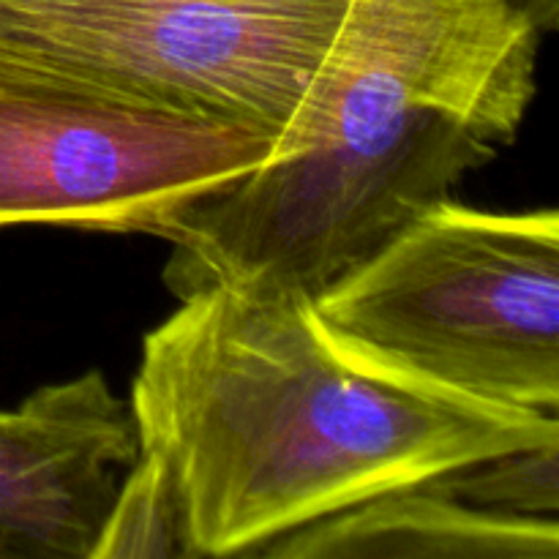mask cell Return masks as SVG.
Listing matches in <instances>:
<instances>
[{"instance_id": "cell-1", "label": "cell", "mask_w": 559, "mask_h": 559, "mask_svg": "<svg viewBox=\"0 0 559 559\" xmlns=\"http://www.w3.org/2000/svg\"><path fill=\"white\" fill-rule=\"evenodd\" d=\"M140 453L173 486L183 557H260L311 522L464 464L559 442V420L404 371L304 289H197L142 342Z\"/></svg>"}, {"instance_id": "cell-2", "label": "cell", "mask_w": 559, "mask_h": 559, "mask_svg": "<svg viewBox=\"0 0 559 559\" xmlns=\"http://www.w3.org/2000/svg\"><path fill=\"white\" fill-rule=\"evenodd\" d=\"M538 41L519 0H355L309 131L180 218L164 284L325 289L516 140Z\"/></svg>"}, {"instance_id": "cell-3", "label": "cell", "mask_w": 559, "mask_h": 559, "mask_svg": "<svg viewBox=\"0 0 559 559\" xmlns=\"http://www.w3.org/2000/svg\"><path fill=\"white\" fill-rule=\"evenodd\" d=\"M347 342L502 407H559V213L451 197L314 295Z\"/></svg>"}, {"instance_id": "cell-4", "label": "cell", "mask_w": 559, "mask_h": 559, "mask_svg": "<svg viewBox=\"0 0 559 559\" xmlns=\"http://www.w3.org/2000/svg\"><path fill=\"white\" fill-rule=\"evenodd\" d=\"M289 156L284 131L173 107L0 49V229L169 240L200 202Z\"/></svg>"}, {"instance_id": "cell-5", "label": "cell", "mask_w": 559, "mask_h": 559, "mask_svg": "<svg viewBox=\"0 0 559 559\" xmlns=\"http://www.w3.org/2000/svg\"><path fill=\"white\" fill-rule=\"evenodd\" d=\"M355 0H0V49L173 107L254 120L289 153Z\"/></svg>"}, {"instance_id": "cell-6", "label": "cell", "mask_w": 559, "mask_h": 559, "mask_svg": "<svg viewBox=\"0 0 559 559\" xmlns=\"http://www.w3.org/2000/svg\"><path fill=\"white\" fill-rule=\"evenodd\" d=\"M136 459L129 402L98 369L0 409V559H91Z\"/></svg>"}, {"instance_id": "cell-7", "label": "cell", "mask_w": 559, "mask_h": 559, "mask_svg": "<svg viewBox=\"0 0 559 559\" xmlns=\"http://www.w3.org/2000/svg\"><path fill=\"white\" fill-rule=\"evenodd\" d=\"M260 557L273 559H557L559 524L486 511L437 486H404L311 522Z\"/></svg>"}, {"instance_id": "cell-8", "label": "cell", "mask_w": 559, "mask_h": 559, "mask_svg": "<svg viewBox=\"0 0 559 559\" xmlns=\"http://www.w3.org/2000/svg\"><path fill=\"white\" fill-rule=\"evenodd\" d=\"M431 480L475 508L511 516L557 519L559 442L497 453Z\"/></svg>"}, {"instance_id": "cell-9", "label": "cell", "mask_w": 559, "mask_h": 559, "mask_svg": "<svg viewBox=\"0 0 559 559\" xmlns=\"http://www.w3.org/2000/svg\"><path fill=\"white\" fill-rule=\"evenodd\" d=\"M183 557L180 516L162 464L140 453L123 475L91 559Z\"/></svg>"}]
</instances>
